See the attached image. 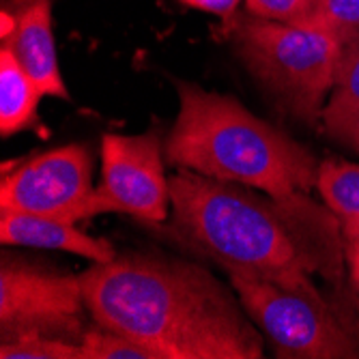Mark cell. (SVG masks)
Returning <instances> with one entry per match:
<instances>
[{
	"label": "cell",
	"instance_id": "3",
	"mask_svg": "<svg viewBox=\"0 0 359 359\" xmlns=\"http://www.w3.org/2000/svg\"><path fill=\"white\" fill-rule=\"evenodd\" d=\"M177 90L179 116L164 142L168 164L271 196L310 191L316 185L314 155L282 129L228 95L183 80Z\"/></svg>",
	"mask_w": 359,
	"mask_h": 359
},
{
	"label": "cell",
	"instance_id": "14",
	"mask_svg": "<svg viewBox=\"0 0 359 359\" xmlns=\"http://www.w3.org/2000/svg\"><path fill=\"white\" fill-rule=\"evenodd\" d=\"M80 348L82 359H161L153 348L127 336L97 327L95 323L82 338Z\"/></svg>",
	"mask_w": 359,
	"mask_h": 359
},
{
	"label": "cell",
	"instance_id": "12",
	"mask_svg": "<svg viewBox=\"0 0 359 359\" xmlns=\"http://www.w3.org/2000/svg\"><path fill=\"white\" fill-rule=\"evenodd\" d=\"M43 93L9 48H0V134L9 138L37 121V106Z\"/></svg>",
	"mask_w": 359,
	"mask_h": 359
},
{
	"label": "cell",
	"instance_id": "17",
	"mask_svg": "<svg viewBox=\"0 0 359 359\" xmlns=\"http://www.w3.org/2000/svg\"><path fill=\"white\" fill-rule=\"evenodd\" d=\"M318 7L320 0H245L250 13L292 26H312Z\"/></svg>",
	"mask_w": 359,
	"mask_h": 359
},
{
	"label": "cell",
	"instance_id": "4",
	"mask_svg": "<svg viewBox=\"0 0 359 359\" xmlns=\"http://www.w3.org/2000/svg\"><path fill=\"white\" fill-rule=\"evenodd\" d=\"M252 76L280 106L302 123L323 116V102L334 88L342 46L325 30L258 18L248 9L222 22Z\"/></svg>",
	"mask_w": 359,
	"mask_h": 359
},
{
	"label": "cell",
	"instance_id": "2",
	"mask_svg": "<svg viewBox=\"0 0 359 359\" xmlns=\"http://www.w3.org/2000/svg\"><path fill=\"white\" fill-rule=\"evenodd\" d=\"M90 320L161 359H260V332L235 288L189 260L127 252L80 273Z\"/></svg>",
	"mask_w": 359,
	"mask_h": 359
},
{
	"label": "cell",
	"instance_id": "1",
	"mask_svg": "<svg viewBox=\"0 0 359 359\" xmlns=\"http://www.w3.org/2000/svg\"><path fill=\"white\" fill-rule=\"evenodd\" d=\"M168 239L213 260L228 276L310 286L312 276L342 282L346 239L327 205L308 191L258 194L256 187L181 170L168 177Z\"/></svg>",
	"mask_w": 359,
	"mask_h": 359
},
{
	"label": "cell",
	"instance_id": "13",
	"mask_svg": "<svg viewBox=\"0 0 359 359\" xmlns=\"http://www.w3.org/2000/svg\"><path fill=\"white\" fill-rule=\"evenodd\" d=\"M316 187L325 205L338 217L346 241L359 239V164L325 159L318 164Z\"/></svg>",
	"mask_w": 359,
	"mask_h": 359
},
{
	"label": "cell",
	"instance_id": "7",
	"mask_svg": "<svg viewBox=\"0 0 359 359\" xmlns=\"http://www.w3.org/2000/svg\"><path fill=\"white\" fill-rule=\"evenodd\" d=\"M100 155L102 181L90 196L86 219L125 213L147 224H164L170 209V189L159 134H106Z\"/></svg>",
	"mask_w": 359,
	"mask_h": 359
},
{
	"label": "cell",
	"instance_id": "8",
	"mask_svg": "<svg viewBox=\"0 0 359 359\" xmlns=\"http://www.w3.org/2000/svg\"><path fill=\"white\" fill-rule=\"evenodd\" d=\"M93 187V157L84 144L58 147L35 155L0 181V209L65 222L86 219Z\"/></svg>",
	"mask_w": 359,
	"mask_h": 359
},
{
	"label": "cell",
	"instance_id": "18",
	"mask_svg": "<svg viewBox=\"0 0 359 359\" xmlns=\"http://www.w3.org/2000/svg\"><path fill=\"white\" fill-rule=\"evenodd\" d=\"M181 3L191 7V9H198V11H207L211 15H217L224 22V20L235 15V11L239 9L241 0H181Z\"/></svg>",
	"mask_w": 359,
	"mask_h": 359
},
{
	"label": "cell",
	"instance_id": "11",
	"mask_svg": "<svg viewBox=\"0 0 359 359\" xmlns=\"http://www.w3.org/2000/svg\"><path fill=\"white\" fill-rule=\"evenodd\" d=\"M320 118L330 138L359 153V39L342 46L334 88Z\"/></svg>",
	"mask_w": 359,
	"mask_h": 359
},
{
	"label": "cell",
	"instance_id": "16",
	"mask_svg": "<svg viewBox=\"0 0 359 359\" xmlns=\"http://www.w3.org/2000/svg\"><path fill=\"white\" fill-rule=\"evenodd\" d=\"M3 359H82L80 344L46 338V336H22L9 342H0Z\"/></svg>",
	"mask_w": 359,
	"mask_h": 359
},
{
	"label": "cell",
	"instance_id": "19",
	"mask_svg": "<svg viewBox=\"0 0 359 359\" xmlns=\"http://www.w3.org/2000/svg\"><path fill=\"white\" fill-rule=\"evenodd\" d=\"M346 265L351 271V280H353L355 288L359 290V239L346 241Z\"/></svg>",
	"mask_w": 359,
	"mask_h": 359
},
{
	"label": "cell",
	"instance_id": "9",
	"mask_svg": "<svg viewBox=\"0 0 359 359\" xmlns=\"http://www.w3.org/2000/svg\"><path fill=\"white\" fill-rule=\"evenodd\" d=\"M13 13L18 18V26L3 46L13 52L43 97L69 100V90L58 69L50 0H15Z\"/></svg>",
	"mask_w": 359,
	"mask_h": 359
},
{
	"label": "cell",
	"instance_id": "6",
	"mask_svg": "<svg viewBox=\"0 0 359 359\" xmlns=\"http://www.w3.org/2000/svg\"><path fill=\"white\" fill-rule=\"evenodd\" d=\"M90 312L80 276H65L15 258L0 265V342L46 336L80 344Z\"/></svg>",
	"mask_w": 359,
	"mask_h": 359
},
{
	"label": "cell",
	"instance_id": "5",
	"mask_svg": "<svg viewBox=\"0 0 359 359\" xmlns=\"http://www.w3.org/2000/svg\"><path fill=\"white\" fill-rule=\"evenodd\" d=\"M231 286L280 359L359 357V330L316 284L284 286L231 273Z\"/></svg>",
	"mask_w": 359,
	"mask_h": 359
},
{
	"label": "cell",
	"instance_id": "10",
	"mask_svg": "<svg viewBox=\"0 0 359 359\" xmlns=\"http://www.w3.org/2000/svg\"><path fill=\"white\" fill-rule=\"evenodd\" d=\"M0 241L3 245L69 252L93 263H110L116 258L110 241L86 235L74 222L11 209H0Z\"/></svg>",
	"mask_w": 359,
	"mask_h": 359
},
{
	"label": "cell",
	"instance_id": "15",
	"mask_svg": "<svg viewBox=\"0 0 359 359\" xmlns=\"http://www.w3.org/2000/svg\"><path fill=\"white\" fill-rule=\"evenodd\" d=\"M310 28L325 30L340 46L359 39V0H320Z\"/></svg>",
	"mask_w": 359,
	"mask_h": 359
}]
</instances>
